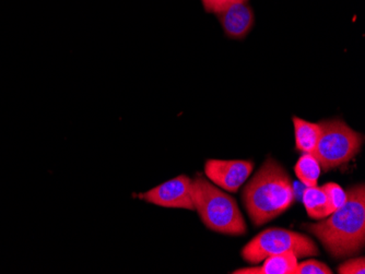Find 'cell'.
Here are the masks:
<instances>
[{
	"mask_svg": "<svg viewBox=\"0 0 365 274\" xmlns=\"http://www.w3.org/2000/svg\"><path fill=\"white\" fill-rule=\"evenodd\" d=\"M346 192V200L341 208L327 220L307 226L335 258L356 255L365 243L364 185L354 186Z\"/></svg>",
	"mask_w": 365,
	"mask_h": 274,
	"instance_id": "obj_1",
	"label": "cell"
},
{
	"mask_svg": "<svg viewBox=\"0 0 365 274\" xmlns=\"http://www.w3.org/2000/svg\"><path fill=\"white\" fill-rule=\"evenodd\" d=\"M243 201L248 216L256 226L270 222L295 202L290 176L274 159H266L246 185Z\"/></svg>",
	"mask_w": 365,
	"mask_h": 274,
	"instance_id": "obj_2",
	"label": "cell"
},
{
	"mask_svg": "<svg viewBox=\"0 0 365 274\" xmlns=\"http://www.w3.org/2000/svg\"><path fill=\"white\" fill-rule=\"evenodd\" d=\"M192 199L206 228L220 234L241 236L247 232L245 220L235 198L202 176L192 179Z\"/></svg>",
	"mask_w": 365,
	"mask_h": 274,
	"instance_id": "obj_3",
	"label": "cell"
},
{
	"mask_svg": "<svg viewBox=\"0 0 365 274\" xmlns=\"http://www.w3.org/2000/svg\"><path fill=\"white\" fill-rule=\"evenodd\" d=\"M319 125L321 136L313 154L324 171L328 172L346 164L360 152L364 138L344 120L335 118L323 120Z\"/></svg>",
	"mask_w": 365,
	"mask_h": 274,
	"instance_id": "obj_4",
	"label": "cell"
},
{
	"mask_svg": "<svg viewBox=\"0 0 365 274\" xmlns=\"http://www.w3.org/2000/svg\"><path fill=\"white\" fill-rule=\"evenodd\" d=\"M292 253L299 258L319 253V247L311 237L286 228H272L259 233L242 251V257L248 263H257L279 253Z\"/></svg>",
	"mask_w": 365,
	"mask_h": 274,
	"instance_id": "obj_5",
	"label": "cell"
},
{
	"mask_svg": "<svg viewBox=\"0 0 365 274\" xmlns=\"http://www.w3.org/2000/svg\"><path fill=\"white\" fill-rule=\"evenodd\" d=\"M148 204L169 209H185L195 211L192 199V179L187 175H180L165 181L140 196Z\"/></svg>",
	"mask_w": 365,
	"mask_h": 274,
	"instance_id": "obj_6",
	"label": "cell"
},
{
	"mask_svg": "<svg viewBox=\"0 0 365 274\" xmlns=\"http://www.w3.org/2000/svg\"><path fill=\"white\" fill-rule=\"evenodd\" d=\"M253 161L244 159H208L205 174L215 186L229 192H237L251 176Z\"/></svg>",
	"mask_w": 365,
	"mask_h": 274,
	"instance_id": "obj_7",
	"label": "cell"
},
{
	"mask_svg": "<svg viewBox=\"0 0 365 274\" xmlns=\"http://www.w3.org/2000/svg\"><path fill=\"white\" fill-rule=\"evenodd\" d=\"M217 17L225 34L237 40L245 38L255 23L253 9L248 3L235 4L217 14Z\"/></svg>",
	"mask_w": 365,
	"mask_h": 274,
	"instance_id": "obj_8",
	"label": "cell"
},
{
	"mask_svg": "<svg viewBox=\"0 0 365 274\" xmlns=\"http://www.w3.org/2000/svg\"><path fill=\"white\" fill-rule=\"evenodd\" d=\"M262 267L246 268L233 272L235 274H294L297 257L292 253L272 255L264 259Z\"/></svg>",
	"mask_w": 365,
	"mask_h": 274,
	"instance_id": "obj_9",
	"label": "cell"
},
{
	"mask_svg": "<svg viewBox=\"0 0 365 274\" xmlns=\"http://www.w3.org/2000/svg\"><path fill=\"white\" fill-rule=\"evenodd\" d=\"M292 120L297 150L313 154L321 136V125L319 122H307L297 116H293Z\"/></svg>",
	"mask_w": 365,
	"mask_h": 274,
	"instance_id": "obj_10",
	"label": "cell"
},
{
	"mask_svg": "<svg viewBox=\"0 0 365 274\" xmlns=\"http://www.w3.org/2000/svg\"><path fill=\"white\" fill-rule=\"evenodd\" d=\"M303 204L307 209V216L314 220H324L333 214L327 196L322 187H307L303 194Z\"/></svg>",
	"mask_w": 365,
	"mask_h": 274,
	"instance_id": "obj_11",
	"label": "cell"
},
{
	"mask_svg": "<svg viewBox=\"0 0 365 274\" xmlns=\"http://www.w3.org/2000/svg\"><path fill=\"white\" fill-rule=\"evenodd\" d=\"M321 169V164L312 153H304L294 167L295 175L307 187L317 186Z\"/></svg>",
	"mask_w": 365,
	"mask_h": 274,
	"instance_id": "obj_12",
	"label": "cell"
},
{
	"mask_svg": "<svg viewBox=\"0 0 365 274\" xmlns=\"http://www.w3.org/2000/svg\"><path fill=\"white\" fill-rule=\"evenodd\" d=\"M327 196L330 208L335 212L338 209L344 206L346 200V192L336 183H327L322 187Z\"/></svg>",
	"mask_w": 365,
	"mask_h": 274,
	"instance_id": "obj_13",
	"label": "cell"
},
{
	"mask_svg": "<svg viewBox=\"0 0 365 274\" xmlns=\"http://www.w3.org/2000/svg\"><path fill=\"white\" fill-rule=\"evenodd\" d=\"M333 271L324 263L317 260H307L297 263L294 274H331Z\"/></svg>",
	"mask_w": 365,
	"mask_h": 274,
	"instance_id": "obj_14",
	"label": "cell"
},
{
	"mask_svg": "<svg viewBox=\"0 0 365 274\" xmlns=\"http://www.w3.org/2000/svg\"><path fill=\"white\" fill-rule=\"evenodd\" d=\"M202 3L206 12L218 14L235 4L248 3V0H202Z\"/></svg>",
	"mask_w": 365,
	"mask_h": 274,
	"instance_id": "obj_15",
	"label": "cell"
},
{
	"mask_svg": "<svg viewBox=\"0 0 365 274\" xmlns=\"http://www.w3.org/2000/svg\"><path fill=\"white\" fill-rule=\"evenodd\" d=\"M340 274H364L365 259L364 257L356 258L351 260L346 261L344 265L338 268Z\"/></svg>",
	"mask_w": 365,
	"mask_h": 274,
	"instance_id": "obj_16",
	"label": "cell"
}]
</instances>
